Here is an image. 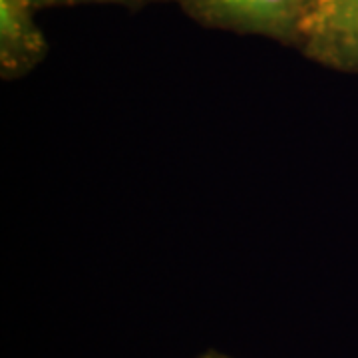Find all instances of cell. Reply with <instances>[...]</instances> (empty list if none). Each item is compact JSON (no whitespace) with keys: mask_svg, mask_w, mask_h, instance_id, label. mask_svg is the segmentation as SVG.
Returning <instances> with one entry per match:
<instances>
[{"mask_svg":"<svg viewBox=\"0 0 358 358\" xmlns=\"http://www.w3.org/2000/svg\"><path fill=\"white\" fill-rule=\"evenodd\" d=\"M197 24L263 36L301 48L307 34V0H169Z\"/></svg>","mask_w":358,"mask_h":358,"instance_id":"1","label":"cell"},{"mask_svg":"<svg viewBox=\"0 0 358 358\" xmlns=\"http://www.w3.org/2000/svg\"><path fill=\"white\" fill-rule=\"evenodd\" d=\"M32 0H0V76L30 74L48 56V40L34 20Z\"/></svg>","mask_w":358,"mask_h":358,"instance_id":"2","label":"cell"},{"mask_svg":"<svg viewBox=\"0 0 358 358\" xmlns=\"http://www.w3.org/2000/svg\"><path fill=\"white\" fill-rule=\"evenodd\" d=\"M299 52L320 66L358 74V0H345L317 20Z\"/></svg>","mask_w":358,"mask_h":358,"instance_id":"3","label":"cell"},{"mask_svg":"<svg viewBox=\"0 0 358 358\" xmlns=\"http://www.w3.org/2000/svg\"><path fill=\"white\" fill-rule=\"evenodd\" d=\"M155 2H169V0H32L36 10H46V8H62V6H84V4H117L126 8H141Z\"/></svg>","mask_w":358,"mask_h":358,"instance_id":"4","label":"cell"},{"mask_svg":"<svg viewBox=\"0 0 358 358\" xmlns=\"http://www.w3.org/2000/svg\"><path fill=\"white\" fill-rule=\"evenodd\" d=\"M345 0H307V30Z\"/></svg>","mask_w":358,"mask_h":358,"instance_id":"5","label":"cell"},{"mask_svg":"<svg viewBox=\"0 0 358 358\" xmlns=\"http://www.w3.org/2000/svg\"><path fill=\"white\" fill-rule=\"evenodd\" d=\"M197 358H233V357H227V355H223V352H219V350H205L203 355H199Z\"/></svg>","mask_w":358,"mask_h":358,"instance_id":"6","label":"cell"}]
</instances>
